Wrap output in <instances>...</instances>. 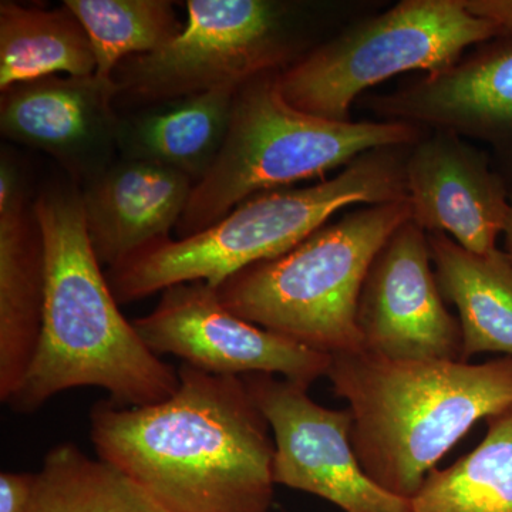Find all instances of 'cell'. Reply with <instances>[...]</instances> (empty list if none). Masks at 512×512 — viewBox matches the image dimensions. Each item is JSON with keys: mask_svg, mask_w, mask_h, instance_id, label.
<instances>
[{"mask_svg": "<svg viewBox=\"0 0 512 512\" xmlns=\"http://www.w3.org/2000/svg\"><path fill=\"white\" fill-rule=\"evenodd\" d=\"M173 396L146 407L101 400L90 412L97 458L170 512H269L274 436L242 377L181 363Z\"/></svg>", "mask_w": 512, "mask_h": 512, "instance_id": "cell-1", "label": "cell"}, {"mask_svg": "<svg viewBox=\"0 0 512 512\" xmlns=\"http://www.w3.org/2000/svg\"><path fill=\"white\" fill-rule=\"evenodd\" d=\"M35 208L46 251L42 336L28 376L8 406L35 413L52 397L100 387L120 407H146L173 396L178 369L161 360L120 311L94 254L82 187L66 180L42 188Z\"/></svg>", "mask_w": 512, "mask_h": 512, "instance_id": "cell-2", "label": "cell"}, {"mask_svg": "<svg viewBox=\"0 0 512 512\" xmlns=\"http://www.w3.org/2000/svg\"><path fill=\"white\" fill-rule=\"evenodd\" d=\"M333 392L348 403L363 470L404 500L480 420L512 407V357L394 360L362 350L330 356Z\"/></svg>", "mask_w": 512, "mask_h": 512, "instance_id": "cell-3", "label": "cell"}, {"mask_svg": "<svg viewBox=\"0 0 512 512\" xmlns=\"http://www.w3.org/2000/svg\"><path fill=\"white\" fill-rule=\"evenodd\" d=\"M412 146L367 151L328 180L261 192L198 234L158 239L107 268L111 292L127 305L188 282L217 288L242 269L291 251L342 210L407 200Z\"/></svg>", "mask_w": 512, "mask_h": 512, "instance_id": "cell-4", "label": "cell"}, {"mask_svg": "<svg viewBox=\"0 0 512 512\" xmlns=\"http://www.w3.org/2000/svg\"><path fill=\"white\" fill-rule=\"evenodd\" d=\"M412 218L409 200L350 208L281 256L229 276L222 305L256 326L335 356L362 352L356 313L370 265Z\"/></svg>", "mask_w": 512, "mask_h": 512, "instance_id": "cell-5", "label": "cell"}, {"mask_svg": "<svg viewBox=\"0 0 512 512\" xmlns=\"http://www.w3.org/2000/svg\"><path fill=\"white\" fill-rule=\"evenodd\" d=\"M275 76L262 74L239 87L224 146L192 190L175 228L178 238L217 224L256 194L322 178L376 148L412 146L426 133L394 121L312 116L282 97Z\"/></svg>", "mask_w": 512, "mask_h": 512, "instance_id": "cell-6", "label": "cell"}, {"mask_svg": "<svg viewBox=\"0 0 512 512\" xmlns=\"http://www.w3.org/2000/svg\"><path fill=\"white\" fill-rule=\"evenodd\" d=\"M493 39L494 26L471 15L463 0H403L308 50L276 73V87L295 109L349 121L370 87L414 70L443 72Z\"/></svg>", "mask_w": 512, "mask_h": 512, "instance_id": "cell-7", "label": "cell"}, {"mask_svg": "<svg viewBox=\"0 0 512 512\" xmlns=\"http://www.w3.org/2000/svg\"><path fill=\"white\" fill-rule=\"evenodd\" d=\"M180 35L114 70L116 107L143 110L195 94L241 87L305 55L296 6L272 0H190Z\"/></svg>", "mask_w": 512, "mask_h": 512, "instance_id": "cell-8", "label": "cell"}, {"mask_svg": "<svg viewBox=\"0 0 512 512\" xmlns=\"http://www.w3.org/2000/svg\"><path fill=\"white\" fill-rule=\"evenodd\" d=\"M271 427L274 481L329 501L343 512H413L410 500L375 483L363 470L352 440L348 409L313 402L309 387L284 377H242Z\"/></svg>", "mask_w": 512, "mask_h": 512, "instance_id": "cell-9", "label": "cell"}, {"mask_svg": "<svg viewBox=\"0 0 512 512\" xmlns=\"http://www.w3.org/2000/svg\"><path fill=\"white\" fill-rule=\"evenodd\" d=\"M133 325L157 356L180 357L211 375L266 373L306 387L328 375L329 355L239 318L207 282L165 289L156 308Z\"/></svg>", "mask_w": 512, "mask_h": 512, "instance_id": "cell-10", "label": "cell"}, {"mask_svg": "<svg viewBox=\"0 0 512 512\" xmlns=\"http://www.w3.org/2000/svg\"><path fill=\"white\" fill-rule=\"evenodd\" d=\"M363 350L394 360H461L460 322L446 308L429 237L407 220L370 265L356 313Z\"/></svg>", "mask_w": 512, "mask_h": 512, "instance_id": "cell-11", "label": "cell"}, {"mask_svg": "<svg viewBox=\"0 0 512 512\" xmlns=\"http://www.w3.org/2000/svg\"><path fill=\"white\" fill-rule=\"evenodd\" d=\"M380 121L446 131L490 147L512 190V45L493 39L443 72L412 77L365 100Z\"/></svg>", "mask_w": 512, "mask_h": 512, "instance_id": "cell-12", "label": "cell"}, {"mask_svg": "<svg viewBox=\"0 0 512 512\" xmlns=\"http://www.w3.org/2000/svg\"><path fill=\"white\" fill-rule=\"evenodd\" d=\"M117 94L114 79L96 73L15 84L0 97L2 136L55 158L82 187L117 161Z\"/></svg>", "mask_w": 512, "mask_h": 512, "instance_id": "cell-13", "label": "cell"}, {"mask_svg": "<svg viewBox=\"0 0 512 512\" xmlns=\"http://www.w3.org/2000/svg\"><path fill=\"white\" fill-rule=\"evenodd\" d=\"M412 221L441 232L474 254L498 249L511 212V191L490 151L446 131H426L406 160Z\"/></svg>", "mask_w": 512, "mask_h": 512, "instance_id": "cell-14", "label": "cell"}, {"mask_svg": "<svg viewBox=\"0 0 512 512\" xmlns=\"http://www.w3.org/2000/svg\"><path fill=\"white\" fill-rule=\"evenodd\" d=\"M46 301V251L35 200L18 161L0 160V400L9 404L39 349Z\"/></svg>", "mask_w": 512, "mask_h": 512, "instance_id": "cell-15", "label": "cell"}, {"mask_svg": "<svg viewBox=\"0 0 512 512\" xmlns=\"http://www.w3.org/2000/svg\"><path fill=\"white\" fill-rule=\"evenodd\" d=\"M194 183L173 168L120 158L82 185L84 221L101 266L119 264L170 237L190 202Z\"/></svg>", "mask_w": 512, "mask_h": 512, "instance_id": "cell-16", "label": "cell"}, {"mask_svg": "<svg viewBox=\"0 0 512 512\" xmlns=\"http://www.w3.org/2000/svg\"><path fill=\"white\" fill-rule=\"evenodd\" d=\"M238 90L224 87L121 117L120 158L173 168L197 185L224 146Z\"/></svg>", "mask_w": 512, "mask_h": 512, "instance_id": "cell-17", "label": "cell"}, {"mask_svg": "<svg viewBox=\"0 0 512 512\" xmlns=\"http://www.w3.org/2000/svg\"><path fill=\"white\" fill-rule=\"evenodd\" d=\"M437 285L460 322L461 360L483 353L512 357V262L503 249L480 255L441 232L427 234Z\"/></svg>", "mask_w": 512, "mask_h": 512, "instance_id": "cell-18", "label": "cell"}, {"mask_svg": "<svg viewBox=\"0 0 512 512\" xmlns=\"http://www.w3.org/2000/svg\"><path fill=\"white\" fill-rule=\"evenodd\" d=\"M96 73L92 42L66 5L56 9L0 2V90L42 77Z\"/></svg>", "mask_w": 512, "mask_h": 512, "instance_id": "cell-19", "label": "cell"}, {"mask_svg": "<svg viewBox=\"0 0 512 512\" xmlns=\"http://www.w3.org/2000/svg\"><path fill=\"white\" fill-rule=\"evenodd\" d=\"M413 512H512V407L487 420V433L453 466L434 470Z\"/></svg>", "mask_w": 512, "mask_h": 512, "instance_id": "cell-20", "label": "cell"}, {"mask_svg": "<svg viewBox=\"0 0 512 512\" xmlns=\"http://www.w3.org/2000/svg\"><path fill=\"white\" fill-rule=\"evenodd\" d=\"M29 512H170L119 468L73 443L50 448Z\"/></svg>", "mask_w": 512, "mask_h": 512, "instance_id": "cell-21", "label": "cell"}, {"mask_svg": "<svg viewBox=\"0 0 512 512\" xmlns=\"http://www.w3.org/2000/svg\"><path fill=\"white\" fill-rule=\"evenodd\" d=\"M86 29L96 57V74L113 79L131 56L156 52L184 26L168 0H64Z\"/></svg>", "mask_w": 512, "mask_h": 512, "instance_id": "cell-22", "label": "cell"}, {"mask_svg": "<svg viewBox=\"0 0 512 512\" xmlns=\"http://www.w3.org/2000/svg\"><path fill=\"white\" fill-rule=\"evenodd\" d=\"M36 473L3 471L0 474V512H29Z\"/></svg>", "mask_w": 512, "mask_h": 512, "instance_id": "cell-23", "label": "cell"}, {"mask_svg": "<svg viewBox=\"0 0 512 512\" xmlns=\"http://www.w3.org/2000/svg\"><path fill=\"white\" fill-rule=\"evenodd\" d=\"M464 8L497 30V39L512 45V0H463Z\"/></svg>", "mask_w": 512, "mask_h": 512, "instance_id": "cell-24", "label": "cell"}, {"mask_svg": "<svg viewBox=\"0 0 512 512\" xmlns=\"http://www.w3.org/2000/svg\"><path fill=\"white\" fill-rule=\"evenodd\" d=\"M504 237V249L505 254L508 255L510 261L512 262V190H511V212L510 217H508L507 227H505V231L503 234Z\"/></svg>", "mask_w": 512, "mask_h": 512, "instance_id": "cell-25", "label": "cell"}]
</instances>
